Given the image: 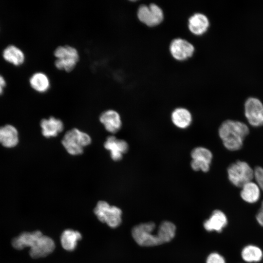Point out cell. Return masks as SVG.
Instances as JSON below:
<instances>
[{
	"label": "cell",
	"mask_w": 263,
	"mask_h": 263,
	"mask_svg": "<svg viewBox=\"0 0 263 263\" xmlns=\"http://www.w3.org/2000/svg\"><path fill=\"white\" fill-rule=\"evenodd\" d=\"M12 245L18 250L30 247L29 254L33 258L44 257L55 248L54 241L39 230L21 233L12 240Z\"/></svg>",
	"instance_id": "cell-1"
},
{
	"label": "cell",
	"mask_w": 263,
	"mask_h": 263,
	"mask_svg": "<svg viewBox=\"0 0 263 263\" xmlns=\"http://www.w3.org/2000/svg\"><path fill=\"white\" fill-rule=\"evenodd\" d=\"M249 132L244 123L232 120L224 121L219 129V135L227 150L235 151L241 149L245 137Z\"/></svg>",
	"instance_id": "cell-2"
},
{
	"label": "cell",
	"mask_w": 263,
	"mask_h": 263,
	"mask_svg": "<svg viewBox=\"0 0 263 263\" xmlns=\"http://www.w3.org/2000/svg\"><path fill=\"white\" fill-rule=\"evenodd\" d=\"M91 141L88 133L74 128L65 133L61 143L69 154L77 155L83 153L84 148L90 145Z\"/></svg>",
	"instance_id": "cell-3"
},
{
	"label": "cell",
	"mask_w": 263,
	"mask_h": 263,
	"mask_svg": "<svg viewBox=\"0 0 263 263\" xmlns=\"http://www.w3.org/2000/svg\"><path fill=\"white\" fill-rule=\"evenodd\" d=\"M155 224L153 222L142 223L132 229V236L139 245L151 246L163 244L158 230L154 233Z\"/></svg>",
	"instance_id": "cell-4"
},
{
	"label": "cell",
	"mask_w": 263,
	"mask_h": 263,
	"mask_svg": "<svg viewBox=\"0 0 263 263\" xmlns=\"http://www.w3.org/2000/svg\"><path fill=\"white\" fill-rule=\"evenodd\" d=\"M56 57L54 64L59 70L69 72L76 66L79 59L77 49L70 45L59 46L54 52Z\"/></svg>",
	"instance_id": "cell-5"
},
{
	"label": "cell",
	"mask_w": 263,
	"mask_h": 263,
	"mask_svg": "<svg viewBox=\"0 0 263 263\" xmlns=\"http://www.w3.org/2000/svg\"><path fill=\"white\" fill-rule=\"evenodd\" d=\"M227 174L230 182L239 188L252 181L254 178V170L248 163L241 161L231 164L227 169Z\"/></svg>",
	"instance_id": "cell-6"
},
{
	"label": "cell",
	"mask_w": 263,
	"mask_h": 263,
	"mask_svg": "<svg viewBox=\"0 0 263 263\" xmlns=\"http://www.w3.org/2000/svg\"><path fill=\"white\" fill-rule=\"evenodd\" d=\"M94 212L99 221L112 228L117 227L121 223V210L116 206H110L105 201H99Z\"/></svg>",
	"instance_id": "cell-7"
},
{
	"label": "cell",
	"mask_w": 263,
	"mask_h": 263,
	"mask_svg": "<svg viewBox=\"0 0 263 263\" xmlns=\"http://www.w3.org/2000/svg\"><path fill=\"white\" fill-rule=\"evenodd\" d=\"M137 17L143 23L149 27L160 24L164 19V13L162 8L155 3L149 5H141L137 11Z\"/></svg>",
	"instance_id": "cell-8"
},
{
	"label": "cell",
	"mask_w": 263,
	"mask_h": 263,
	"mask_svg": "<svg viewBox=\"0 0 263 263\" xmlns=\"http://www.w3.org/2000/svg\"><path fill=\"white\" fill-rule=\"evenodd\" d=\"M244 114L253 127L263 125V104L258 98L250 97L244 103Z\"/></svg>",
	"instance_id": "cell-9"
},
{
	"label": "cell",
	"mask_w": 263,
	"mask_h": 263,
	"mask_svg": "<svg viewBox=\"0 0 263 263\" xmlns=\"http://www.w3.org/2000/svg\"><path fill=\"white\" fill-rule=\"evenodd\" d=\"M194 50L192 44L182 38L173 39L169 45L170 54L174 59L179 61L185 60L192 56Z\"/></svg>",
	"instance_id": "cell-10"
},
{
	"label": "cell",
	"mask_w": 263,
	"mask_h": 263,
	"mask_svg": "<svg viewBox=\"0 0 263 263\" xmlns=\"http://www.w3.org/2000/svg\"><path fill=\"white\" fill-rule=\"evenodd\" d=\"M104 147L110 151L111 158L115 161L121 160L123 154L127 152L129 149L126 141L117 139L114 136H109L107 138Z\"/></svg>",
	"instance_id": "cell-11"
},
{
	"label": "cell",
	"mask_w": 263,
	"mask_h": 263,
	"mask_svg": "<svg viewBox=\"0 0 263 263\" xmlns=\"http://www.w3.org/2000/svg\"><path fill=\"white\" fill-rule=\"evenodd\" d=\"M99 121L109 132L114 133L121 129L122 121L118 112L113 110H108L100 115Z\"/></svg>",
	"instance_id": "cell-12"
},
{
	"label": "cell",
	"mask_w": 263,
	"mask_h": 263,
	"mask_svg": "<svg viewBox=\"0 0 263 263\" xmlns=\"http://www.w3.org/2000/svg\"><path fill=\"white\" fill-rule=\"evenodd\" d=\"M40 125L41 133L46 138L56 136L63 131L64 129V124L62 121L54 116L42 119Z\"/></svg>",
	"instance_id": "cell-13"
},
{
	"label": "cell",
	"mask_w": 263,
	"mask_h": 263,
	"mask_svg": "<svg viewBox=\"0 0 263 263\" xmlns=\"http://www.w3.org/2000/svg\"><path fill=\"white\" fill-rule=\"evenodd\" d=\"M227 218L221 210H215L210 217L204 223V227L207 231L221 232L227 225Z\"/></svg>",
	"instance_id": "cell-14"
},
{
	"label": "cell",
	"mask_w": 263,
	"mask_h": 263,
	"mask_svg": "<svg viewBox=\"0 0 263 263\" xmlns=\"http://www.w3.org/2000/svg\"><path fill=\"white\" fill-rule=\"evenodd\" d=\"M209 21L204 14L196 13L190 17L188 20V28L191 33L195 35L204 34L208 29Z\"/></svg>",
	"instance_id": "cell-15"
},
{
	"label": "cell",
	"mask_w": 263,
	"mask_h": 263,
	"mask_svg": "<svg viewBox=\"0 0 263 263\" xmlns=\"http://www.w3.org/2000/svg\"><path fill=\"white\" fill-rule=\"evenodd\" d=\"M19 133L17 129L11 125L0 127V144L5 148H12L19 143Z\"/></svg>",
	"instance_id": "cell-16"
},
{
	"label": "cell",
	"mask_w": 263,
	"mask_h": 263,
	"mask_svg": "<svg viewBox=\"0 0 263 263\" xmlns=\"http://www.w3.org/2000/svg\"><path fill=\"white\" fill-rule=\"evenodd\" d=\"M171 119L176 127L185 129L190 125L192 118L190 112L188 109L179 107L173 111L171 114Z\"/></svg>",
	"instance_id": "cell-17"
},
{
	"label": "cell",
	"mask_w": 263,
	"mask_h": 263,
	"mask_svg": "<svg viewBox=\"0 0 263 263\" xmlns=\"http://www.w3.org/2000/svg\"><path fill=\"white\" fill-rule=\"evenodd\" d=\"M2 57L6 62L16 66L21 65L25 59L23 52L14 45H9L3 50Z\"/></svg>",
	"instance_id": "cell-18"
},
{
	"label": "cell",
	"mask_w": 263,
	"mask_h": 263,
	"mask_svg": "<svg viewBox=\"0 0 263 263\" xmlns=\"http://www.w3.org/2000/svg\"><path fill=\"white\" fill-rule=\"evenodd\" d=\"M29 84L33 90L39 93L46 92L51 85L48 76L41 72L34 73L29 78Z\"/></svg>",
	"instance_id": "cell-19"
},
{
	"label": "cell",
	"mask_w": 263,
	"mask_h": 263,
	"mask_svg": "<svg viewBox=\"0 0 263 263\" xmlns=\"http://www.w3.org/2000/svg\"><path fill=\"white\" fill-rule=\"evenodd\" d=\"M261 189L258 184L249 182L242 187L240 195L245 202L250 204L257 202L260 197Z\"/></svg>",
	"instance_id": "cell-20"
},
{
	"label": "cell",
	"mask_w": 263,
	"mask_h": 263,
	"mask_svg": "<svg viewBox=\"0 0 263 263\" xmlns=\"http://www.w3.org/2000/svg\"><path fill=\"white\" fill-rule=\"evenodd\" d=\"M82 238L81 233L76 230L68 229L63 231L60 236V242L62 247L67 251L74 250L77 241Z\"/></svg>",
	"instance_id": "cell-21"
},
{
	"label": "cell",
	"mask_w": 263,
	"mask_h": 263,
	"mask_svg": "<svg viewBox=\"0 0 263 263\" xmlns=\"http://www.w3.org/2000/svg\"><path fill=\"white\" fill-rule=\"evenodd\" d=\"M241 257L245 262L251 263L261 261L263 258V251L258 246L248 244L242 250Z\"/></svg>",
	"instance_id": "cell-22"
},
{
	"label": "cell",
	"mask_w": 263,
	"mask_h": 263,
	"mask_svg": "<svg viewBox=\"0 0 263 263\" xmlns=\"http://www.w3.org/2000/svg\"><path fill=\"white\" fill-rule=\"evenodd\" d=\"M158 230L163 244L169 242L175 236L176 227L170 222L164 221L159 226Z\"/></svg>",
	"instance_id": "cell-23"
},
{
	"label": "cell",
	"mask_w": 263,
	"mask_h": 263,
	"mask_svg": "<svg viewBox=\"0 0 263 263\" xmlns=\"http://www.w3.org/2000/svg\"><path fill=\"white\" fill-rule=\"evenodd\" d=\"M192 159L198 160L208 164H211L212 154L207 149L203 147H198L192 150L190 153Z\"/></svg>",
	"instance_id": "cell-24"
},
{
	"label": "cell",
	"mask_w": 263,
	"mask_h": 263,
	"mask_svg": "<svg viewBox=\"0 0 263 263\" xmlns=\"http://www.w3.org/2000/svg\"><path fill=\"white\" fill-rule=\"evenodd\" d=\"M190 166L195 171L201 170L203 172H207L210 168V164L194 159H192Z\"/></svg>",
	"instance_id": "cell-25"
},
{
	"label": "cell",
	"mask_w": 263,
	"mask_h": 263,
	"mask_svg": "<svg viewBox=\"0 0 263 263\" xmlns=\"http://www.w3.org/2000/svg\"><path fill=\"white\" fill-rule=\"evenodd\" d=\"M254 178L260 189L263 191V168L257 167L254 170Z\"/></svg>",
	"instance_id": "cell-26"
},
{
	"label": "cell",
	"mask_w": 263,
	"mask_h": 263,
	"mask_svg": "<svg viewBox=\"0 0 263 263\" xmlns=\"http://www.w3.org/2000/svg\"><path fill=\"white\" fill-rule=\"evenodd\" d=\"M206 263H226L225 258L219 253L213 252L207 257Z\"/></svg>",
	"instance_id": "cell-27"
},
{
	"label": "cell",
	"mask_w": 263,
	"mask_h": 263,
	"mask_svg": "<svg viewBox=\"0 0 263 263\" xmlns=\"http://www.w3.org/2000/svg\"><path fill=\"white\" fill-rule=\"evenodd\" d=\"M6 85V82L4 78L0 74V95H1Z\"/></svg>",
	"instance_id": "cell-28"
},
{
	"label": "cell",
	"mask_w": 263,
	"mask_h": 263,
	"mask_svg": "<svg viewBox=\"0 0 263 263\" xmlns=\"http://www.w3.org/2000/svg\"><path fill=\"white\" fill-rule=\"evenodd\" d=\"M256 218L259 224L263 227V211L259 210L256 216Z\"/></svg>",
	"instance_id": "cell-29"
},
{
	"label": "cell",
	"mask_w": 263,
	"mask_h": 263,
	"mask_svg": "<svg viewBox=\"0 0 263 263\" xmlns=\"http://www.w3.org/2000/svg\"><path fill=\"white\" fill-rule=\"evenodd\" d=\"M260 210L263 211V201L262 202Z\"/></svg>",
	"instance_id": "cell-30"
}]
</instances>
